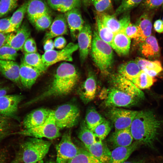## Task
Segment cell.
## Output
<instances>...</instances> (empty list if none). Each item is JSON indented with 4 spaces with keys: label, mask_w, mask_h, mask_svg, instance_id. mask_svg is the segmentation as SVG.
Listing matches in <instances>:
<instances>
[{
    "label": "cell",
    "mask_w": 163,
    "mask_h": 163,
    "mask_svg": "<svg viewBox=\"0 0 163 163\" xmlns=\"http://www.w3.org/2000/svg\"><path fill=\"white\" fill-rule=\"evenodd\" d=\"M139 43V51L144 58L151 59H156L159 56V47L154 36L150 35Z\"/></svg>",
    "instance_id": "21"
},
{
    "label": "cell",
    "mask_w": 163,
    "mask_h": 163,
    "mask_svg": "<svg viewBox=\"0 0 163 163\" xmlns=\"http://www.w3.org/2000/svg\"><path fill=\"white\" fill-rule=\"evenodd\" d=\"M27 2H25L13 13L10 18L12 32L15 31L21 26L24 15L27 12Z\"/></svg>",
    "instance_id": "35"
},
{
    "label": "cell",
    "mask_w": 163,
    "mask_h": 163,
    "mask_svg": "<svg viewBox=\"0 0 163 163\" xmlns=\"http://www.w3.org/2000/svg\"><path fill=\"white\" fill-rule=\"evenodd\" d=\"M136 25L139 33V37L137 41L140 43L151 35L152 24L151 16L149 13L144 12L139 18Z\"/></svg>",
    "instance_id": "29"
},
{
    "label": "cell",
    "mask_w": 163,
    "mask_h": 163,
    "mask_svg": "<svg viewBox=\"0 0 163 163\" xmlns=\"http://www.w3.org/2000/svg\"><path fill=\"white\" fill-rule=\"evenodd\" d=\"M52 110L40 108L32 111L24 119L23 125L25 129L35 127L44 123L49 117Z\"/></svg>",
    "instance_id": "19"
},
{
    "label": "cell",
    "mask_w": 163,
    "mask_h": 163,
    "mask_svg": "<svg viewBox=\"0 0 163 163\" xmlns=\"http://www.w3.org/2000/svg\"><path fill=\"white\" fill-rule=\"evenodd\" d=\"M26 12L29 20L33 23L39 17L49 13V10L42 0H30L27 2Z\"/></svg>",
    "instance_id": "26"
},
{
    "label": "cell",
    "mask_w": 163,
    "mask_h": 163,
    "mask_svg": "<svg viewBox=\"0 0 163 163\" xmlns=\"http://www.w3.org/2000/svg\"><path fill=\"white\" fill-rule=\"evenodd\" d=\"M130 43L125 30H123L114 34L111 46L119 55L125 56L129 53Z\"/></svg>",
    "instance_id": "24"
},
{
    "label": "cell",
    "mask_w": 163,
    "mask_h": 163,
    "mask_svg": "<svg viewBox=\"0 0 163 163\" xmlns=\"http://www.w3.org/2000/svg\"><path fill=\"white\" fill-rule=\"evenodd\" d=\"M127 36L130 39H134L137 41L139 37V30L136 24L131 23L129 24L125 30Z\"/></svg>",
    "instance_id": "46"
},
{
    "label": "cell",
    "mask_w": 163,
    "mask_h": 163,
    "mask_svg": "<svg viewBox=\"0 0 163 163\" xmlns=\"http://www.w3.org/2000/svg\"><path fill=\"white\" fill-rule=\"evenodd\" d=\"M79 149L73 142L70 131L66 132L56 146V163H67L78 154Z\"/></svg>",
    "instance_id": "7"
},
{
    "label": "cell",
    "mask_w": 163,
    "mask_h": 163,
    "mask_svg": "<svg viewBox=\"0 0 163 163\" xmlns=\"http://www.w3.org/2000/svg\"><path fill=\"white\" fill-rule=\"evenodd\" d=\"M17 51L10 46L5 44L0 48V60L15 61Z\"/></svg>",
    "instance_id": "42"
},
{
    "label": "cell",
    "mask_w": 163,
    "mask_h": 163,
    "mask_svg": "<svg viewBox=\"0 0 163 163\" xmlns=\"http://www.w3.org/2000/svg\"><path fill=\"white\" fill-rule=\"evenodd\" d=\"M56 124L60 130L70 128L76 125L80 116V111L75 105L71 103L62 104L53 110Z\"/></svg>",
    "instance_id": "5"
},
{
    "label": "cell",
    "mask_w": 163,
    "mask_h": 163,
    "mask_svg": "<svg viewBox=\"0 0 163 163\" xmlns=\"http://www.w3.org/2000/svg\"><path fill=\"white\" fill-rule=\"evenodd\" d=\"M23 98V95L18 94H7L0 97V115L19 121L18 106Z\"/></svg>",
    "instance_id": "11"
},
{
    "label": "cell",
    "mask_w": 163,
    "mask_h": 163,
    "mask_svg": "<svg viewBox=\"0 0 163 163\" xmlns=\"http://www.w3.org/2000/svg\"><path fill=\"white\" fill-rule=\"evenodd\" d=\"M78 136L87 149L97 140L93 132L88 128L85 121L80 125Z\"/></svg>",
    "instance_id": "32"
},
{
    "label": "cell",
    "mask_w": 163,
    "mask_h": 163,
    "mask_svg": "<svg viewBox=\"0 0 163 163\" xmlns=\"http://www.w3.org/2000/svg\"><path fill=\"white\" fill-rule=\"evenodd\" d=\"M60 130L56 124L53 110H52L48 118L43 124L35 127L24 129L14 134L39 139L45 138L52 140L60 136Z\"/></svg>",
    "instance_id": "6"
},
{
    "label": "cell",
    "mask_w": 163,
    "mask_h": 163,
    "mask_svg": "<svg viewBox=\"0 0 163 163\" xmlns=\"http://www.w3.org/2000/svg\"><path fill=\"white\" fill-rule=\"evenodd\" d=\"M161 123L151 110L138 111L129 127L133 139L142 145L154 149Z\"/></svg>",
    "instance_id": "2"
},
{
    "label": "cell",
    "mask_w": 163,
    "mask_h": 163,
    "mask_svg": "<svg viewBox=\"0 0 163 163\" xmlns=\"http://www.w3.org/2000/svg\"><path fill=\"white\" fill-rule=\"evenodd\" d=\"M143 0H122L116 9L114 15L118 16L122 14L129 11L138 5Z\"/></svg>",
    "instance_id": "40"
},
{
    "label": "cell",
    "mask_w": 163,
    "mask_h": 163,
    "mask_svg": "<svg viewBox=\"0 0 163 163\" xmlns=\"http://www.w3.org/2000/svg\"><path fill=\"white\" fill-rule=\"evenodd\" d=\"M30 28L24 23L15 31L8 33L5 44L17 51L22 50L25 42L30 37Z\"/></svg>",
    "instance_id": "15"
},
{
    "label": "cell",
    "mask_w": 163,
    "mask_h": 163,
    "mask_svg": "<svg viewBox=\"0 0 163 163\" xmlns=\"http://www.w3.org/2000/svg\"><path fill=\"white\" fill-rule=\"evenodd\" d=\"M155 81L154 77L141 71L139 74L131 81L139 89H144L150 88Z\"/></svg>",
    "instance_id": "36"
},
{
    "label": "cell",
    "mask_w": 163,
    "mask_h": 163,
    "mask_svg": "<svg viewBox=\"0 0 163 163\" xmlns=\"http://www.w3.org/2000/svg\"><path fill=\"white\" fill-rule=\"evenodd\" d=\"M97 89V82L94 75L90 72L86 79L79 88L78 93L81 100L86 104L94 98Z\"/></svg>",
    "instance_id": "16"
},
{
    "label": "cell",
    "mask_w": 163,
    "mask_h": 163,
    "mask_svg": "<svg viewBox=\"0 0 163 163\" xmlns=\"http://www.w3.org/2000/svg\"><path fill=\"white\" fill-rule=\"evenodd\" d=\"M109 141L113 148L130 145L133 140L129 128L115 131L110 136Z\"/></svg>",
    "instance_id": "28"
},
{
    "label": "cell",
    "mask_w": 163,
    "mask_h": 163,
    "mask_svg": "<svg viewBox=\"0 0 163 163\" xmlns=\"http://www.w3.org/2000/svg\"><path fill=\"white\" fill-rule=\"evenodd\" d=\"M145 160L144 158L136 160L126 161L123 163H145Z\"/></svg>",
    "instance_id": "56"
},
{
    "label": "cell",
    "mask_w": 163,
    "mask_h": 163,
    "mask_svg": "<svg viewBox=\"0 0 163 163\" xmlns=\"http://www.w3.org/2000/svg\"><path fill=\"white\" fill-rule=\"evenodd\" d=\"M99 139L87 149L93 156L102 163H109L111 152L106 144Z\"/></svg>",
    "instance_id": "25"
},
{
    "label": "cell",
    "mask_w": 163,
    "mask_h": 163,
    "mask_svg": "<svg viewBox=\"0 0 163 163\" xmlns=\"http://www.w3.org/2000/svg\"><path fill=\"white\" fill-rule=\"evenodd\" d=\"M78 49V44L70 43L63 49L54 50L45 52L41 56L43 64L47 68L56 63L61 61H72L73 53Z\"/></svg>",
    "instance_id": "9"
},
{
    "label": "cell",
    "mask_w": 163,
    "mask_h": 163,
    "mask_svg": "<svg viewBox=\"0 0 163 163\" xmlns=\"http://www.w3.org/2000/svg\"><path fill=\"white\" fill-rule=\"evenodd\" d=\"M13 120L0 115V144L4 139L14 134V125Z\"/></svg>",
    "instance_id": "37"
},
{
    "label": "cell",
    "mask_w": 163,
    "mask_h": 163,
    "mask_svg": "<svg viewBox=\"0 0 163 163\" xmlns=\"http://www.w3.org/2000/svg\"><path fill=\"white\" fill-rule=\"evenodd\" d=\"M118 74L130 81L136 77L141 70L135 61H130L120 65L117 69Z\"/></svg>",
    "instance_id": "31"
},
{
    "label": "cell",
    "mask_w": 163,
    "mask_h": 163,
    "mask_svg": "<svg viewBox=\"0 0 163 163\" xmlns=\"http://www.w3.org/2000/svg\"><path fill=\"white\" fill-rule=\"evenodd\" d=\"M9 90V88L6 86H3L2 82H0V97L7 94Z\"/></svg>",
    "instance_id": "53"
},
{
    "label": "cell",
    "mask_w": 163,
    "mask_h": 163,
    "mask_svg": "<svg viewBox=\"0 0 163 163\" xmlns=\"http://www.w3.org/2000/svg\"><path fill=\"white\" fill-rule=\"evenodd\" d=\"M21 157L18 153L15 158L10 163H22Z\"/></svg>",
    "instance_id": "55"
},
{
    "label": "cell",
    "mask_w": 163,
    "mask_h": 163,
    "mask_svg": "<svg viewBox=\"0 0 163 163\" xmlns=\"http://www.w3.org/2000/svg\"><path fill=\"white\" fill-rule=\"evenodd\" d=\"M43 73L39 70L26 64L22 60L20 65L19 75L23 87L30 89L37 78Z\"/></svg>",
    "instance_id": "18"
},
{
    "label": "cell",
    "mask_w": 163,
    "mask_h": 163,
    "mask_svg": "<svg viewBox=\"0 0 163 163\" xmlns=\"http://www.w3.org/2000/svg\"><path fill=\"white\" fill-rule=\"evenodd\" d=\"M43 163H56V161H55L52 160L49 161H46V162L45 163L43 162Z\"/></svg>",
    "instance_id": "57"
},
{
    "label": "cell",
    "mask_w": 163,
    "mask_h": 163,
    "mask_svg": "<svg viewBox=\"0 0 163 163\" xmlns=\"http://www.w3.org/2000/svg\"><path fill=\"white\" fill-rule=\"evenodd\" d=\"M67 163H102L88 151L80 148L78 154Z\"/></svg>",
    "instance_id": "38"
},
{
    "label": "cell",
    "mask_w": 163,
    "mask_h": 163,
    "mask_svg": "<svg viewBox=\"0 0 163 163\" xmlns=\"http://www.w3.org/2000/svg\"><path fill=\"white\" fill-rule=\"evenodd\" d=\"M142 144L140 142L136 141L129 146H120L114 148L111 152L109 163H123Z\"/></svg>",
    "instance_id": "23"
},
{
    "label": "cell",
    "mask_w": 163,
    "mask_h": 163,
    "mask_svg": "<svg viewBox=\"0 0 163 163\" xmlns=\"http://www.w3.org/2000/svg\"><path fill=\"white\" fill-rule=\"evenodd\" d=\"M77 0L79 2H81V0Z\"/></svg>",
    "instance_id": "60"
},
{
    "label": "cell",
    "mask_w": 163,
    "mask_h": 163,
    "mask_svg": "<svg viewBox=\"0 0 163 163\" xmlns=\"http://www.w3.org/2000/svg\"><path fill=\"white\" fill-rule=\"evenodd\" d=\"M124 13L119 20H118L114 15H111L105 13H97V16L103 24L114 34L121 30H126L130 22L129 11Z\"/></svg>",
    "instance_id": "12"
},
{
    "label": "cell",
    "mask_w": 163,
    "mask_h": 163,
    "mask_svg": "<svg viewBox=\"0 0 163 163\" xmlns=\"http://www.w3.org/2000/svg\"><path fill=\"white\" fill-rule=\"evenodd\" d=\"M43 163V160H42L39 162H38L36 163Z\"/></svg>",
    "instance_id": "59"
},
{
    "label": "cell",
    "mask_w": 163,
    "mask_h": 163,
    "mask_svg": "<svg viewBox=\"0 0 163 163\" xmlns=\"http://www.w3.org/2000/svg\"><path fill=\"white\" fill-rule=\"evenodd\" d=\"M51 144L49 141L31 137L21 144L18 153L22 162L36 163L43 160L47 154Z\"/></svg>",
    "instance_id": "4"
},
{
    "label": "cell",
    "mask_w": 163,
    "mask_h": 163,
    "mask_svg": "<svg viewBox=\"0 0 163 163\" xmlns=\"http://www.w3.org/2000/svg\"><path fill=\"white\" fill-rule=\"evenodd\" d=\"M92 37L91 26L88 23H85L77 37L80 58L82 63L87 59L91 50Z\"/></svg>",
    "instance_id": "14"
},
{
    "label": "cell",
    "mask_w": 163,
    "mask_h": 163,
    "mask_svg": "<svg viewBox=\"0 0 163 163\" xmlns=\"http://www.w3.org/2000/svg\"></svg>",
    "instance_id": "63"
},
{
    "label": "cell",
    "mask_w": 163,
    "mask_h": 163,
    "mask_svg": "<svg viewBox=\"0 0 163 163\" xmlns=\"http://www.w3.org/2000/svg\"><path fill=\"white\" fill-rule=\"evenodd\" d=\"M78 8H73L65 14L71 37L73 40L77 38L85 24Z\"/></svg>",
    "instance_id": "17"
},
{
    "label": "cell",
    "mask_w": 163,
    "mask_h": 163,
    "mask_svg": "<svg viewBox=\"0 0 163 163\" xmlns=\"http://www.w3.org/2000/svg\"><path fill=\"white\" fill-rule=\"evenodd\" d=\"M105 120L93 107L89 108L87 111L85 121L88 128L93 132Z\"/></svg>",
    "instance_id": "34"
},
{
    "label": "cell",
    "mask_w": 163,
    "mask_h": 163,
    "mask_svg": "<svg viewBox=\"0 0 163 163\" xmlns=\"http://www.w3.org/2000/svg\"><path fill=\"white\" fill-rule=\"evenodd\" d=\"M154 27L155 30L157 32H163V21L162 20L158 19L155 22Z\"/></svg>",
    "instance_id": "52"
},
{
    "label": "cell",
    "mask_w": 163,
    "mask_h": 163,
    "mask_svg": "<svg viewBox=\"0 0 163 163\" xmlns=\"http://www.w3.org/2000/svg\"><path fill=\"white\" fill-rule=\"evenodd\" d=\"M138 111L111 107L107 115L113 124L115 131L129 128Z\"/></svg>",
    "instance_id": "10"
},
{
    "label": "cell",
    "mask_w": 163,
    "mask_h": 163,
    "mask_svg": "<svg viewBox=\"0 0 163 163\" xmlns=\"http://www.w3.org/2000/svg\"><path fill=\"white\" fill-rule=\"evenodd\" d=\"M10 18L0 19V33H9L11 32Z\"/></svg>",
    "instance_id": "48"
},
{
    "label": "cell",
    "mask_w": 163,
    "mask_h": 163,
    "mask_svg": "<svg viewBox=\"0 0 163 163\" xmlns=\"http://www.w3.org/2000/svg\"><path fill=\"white\" fill-rule=\"evenodd\" d=\"M48 5L53 9L62 13L79 8L81 2L77 0H47Z\"/></svg>",
    "instance_id": "30"
},
{
    "label": "cell",
    "mask_w": 163,
    "mask_h": 163,
    "mask_svg": "<svg viewBox=\"0 0 163 163\" xmlns=\"http://www.w3.org/2000/svg\"><path fill=\"white\" fill-rule=\"evenodd\" d=\"M135 61L141 71H142L151 76L154 77L163 70L160 61H152L145 58L138 57Z\"/></svg>",
    "instance_id": "27"
},
{
    "label": "cell",
    "mask_w": 163,
    "mask_h": 163,
    "mask_svg": "<svg viewBox=\"0 0 163 163\" xmlns=\"http://www.w3.org/2000/svg\"><path fill=\"white\" fill-rule=\"evenodd\" d=\"M111 129L110 123L109 121L105 120L95 128L93 132L97 138L102 140L109 134Z\"/></svg>",
    "instance_id": "41"
},
{
    "label": "cell",
    "mask_w": 163,
    "mask_h": 163,
    "mask_svg": "<svg viewBox=\"0 0 163 163\" xmlns=\"http://www.w3.org/2000/svg\"><path fill=\"white\" fill-rule=\"evenodd\" d=\"M78 79V74L75 66L63 62L57 68L52 81L47 88L24 105L28 106L50 98L68 95L74 89Z\"/></svg>",
    "instance_id": "1"
},
{
    "label": "cell",
    "mask_w": 163,
    "mask_h": 163,
    "mask_svg": "<svg viewBox=\"0 0 163 163\" xmlns=\"http://www.w3.org/2000/svg\"><path fill=\"white\" fill-rule=\"evenodd\" d=\"M18 0H0V17L7 15L17 6Z\"/></svg>",
    "instance_id": "43"
},
{
    "label": "cell",
    "mask_w": 163,
    "mask_h": 163,
    "mask_svg": "<svg viewBox=\"0 0 163 163\" xmlns=\"http://www.w3.org/2000/svg\"><path fill=\"white\" fill-rule=\"evenodd\" d=\"M91 57L100 72L108 75L113 62V53L111 46L99 37L96 30L94 31L91 49Z\"/></svg>",
    "instance_id": "3"
},
{
    "label": "cell",
    "mask_w": 163,
    "mask_h": 163,
    "mask_svg": "<svg viewBox=\"0 0 163 163\" xmlns=\"http://www.w3.org/2000/svg\"><path fill=\"white\" fill-rule=\"evenodd\" d=\"M22 49L25 53H29L37 52V47L34 40L31 37L28 38L25 42Z\"/></svg>",
    "instance_id": "47"
},
{
    "label": "cell",
    "mask_w": 163,
    "mask_h": 163,
    "mask_svg": "<svg viewBox=\"0 0 163 163\" xmlns=\"http://www.w3.org/2000/svg\"><path fill=\"white\" fill-rule=\"evenodd\" d=\"M105 96L104 105L108 107H130L141 100L113 87L107 90Z\"/></svg>",
    "instance_id": "8"
},
{
    "label": "cell",
    "mask_w": 163,
    "mask_h": 163,
    "mask_svg": "<svg viewBox=\"0 0 163 163\" xmlns=\"http://www.w3.org/2000/svg\"><path fill=\"white\" fill-rule=\"evenodd\" d=\"M144 7L148 10L156 8L163 4V0H143Z\"/></svg>",
    "instance_id": "49"
},
{
    "label": "cell",
    "mask_w": 163,
    "mask_h": 163,
    "mask_svg": "<svg viewBox=\"0 0 163 163\" xmlns=\"http://www.w3.org/2000/svg\"><path fill=\"white\" fill-rule=\"evenodd\" d=\"M52 22L51 17L47 13L37 18L33 23L37 30H44L50 27Z\"/></svg>",
    "instance_id": "44"
},
{
    "label": "cell",
    "mask_w": 163,
    "mask_h": 163,
    "mask_svg": "<svg viewBox=\"0 0 163 163\" xmlns=\"http://www.w3.org/2000/svg\"><path fill=\"white\" fill-rule=\"evenodd\" d=\"M8 33H0V48L5 44Z\"/></svg>",
    "instance_id": "54"
},
{
    "label": "cell",
    "mask_w": 163,
    "mask_h": 163,
    "mask_svg": "<svg viewBox=\"0 0 163 163\" xmlns=\"http://www.w3.org/2000/svg\"><path fill=\"white\" fill-rule=\"evenodd\" d=\"M113 87L141 100L144 98L143 92L131 81L118 73L111 78Z\"/></svg>",
    "instance_id": "13"
},
{
    "label": "cell",
    "mask_w": 163,
    "mask_h": 163,
    "mask_svg": "<svg viewBox=\"0 0 163 163\" xmlns=\"http://www.w3.org/2000/svg\"><path fill=\"white\" fill-rule=\"evenodd\" d=\"M0 70L6 78L16 84L21 88L20 75V65L14 61L0 60Z\"/></svg>",
    "instance_id": "20"
},
{
    "label": "cell",
    "mask_w": 163,
    "mask_h": 163,
    "mask_svg": "<svg viewBox=\"0 0 163 163\" xmlns=\"http://www.w3.org/2000/svg\"><path fill=\"white\" fill-rule=\"evenodd\" d=\"M22 60L27 64L37 69L43 73L47 69L43 64L41 56L37 52L25 53Z\"/></svg>",
    "instance_id": "33"
},
{
    "label": "cell",
    "mask_w": 163,
    "mask_h": 163,
    "mask_svg": "<svg viewBox=\"0 0 163 163\" xmlns=\"http://www.w3.org/2000/svg\"><path fill=\"white\" fill-rule=\"evenodd\" d=\"M120 0H114V2L116 3H118Z\"/></svg>",
    "instance_id": "58"
},
{
    "label": "cell",
    "mask_w": 163,
    "mask_h": 163,
    "mask_svg": "<svg viewBox=\"0 0 163 163\" xmlns=\"http://www.w3.org/2000/svg\"><path fill=\"white\" fill-rule=\"evenodd\" d=\"M162 21H163V20H162Z\"/></svg>",
    "instance_id": "61"
},
{
    "label": "cell",
    "mask_w": 163,
    "mask_h": 163,
    "mask_svg": "<svg viewBox=\"0 0 163 163\" xmlns=\"http://www.w3.org/2000/svg\"><path fill=\"white\" fill-rule=\"evenodd\" d=\"M43 49L45 52L54 50V43L52 39H49L44 41Z\"/></svg>",
    "instance_id": "51"
},
{
    "label": "cell",
    "mask_w": 163,
    "mask_h": 163,
    "mask_svg": "<svg viewBox=\"0 0 163 163\" xmlns=\"http://www.w3.org/2000/svg\"><path fill=\"white\" fill-rule=\"evenodd\" d=\"M55 47L58 49L61 50L66 46V41L65 38L62 36L57 37L54 40Z\"/></svg>",
    "instance_id": "50"
},
{
    "label": "cell",
    "mask_w": 163,
    "mask_h": 163,
    "mask_svg": "<svg viewBox=\"0 0 163 163\" xmlns=\"http://www.w3.org/2000/svg\"><path fill=\"white\" fill-rule=\"evenodd\" d=\"M68 26L65 14H58L53 21L49 31L45 34L44 41L48 39L67 34L68 31Z\"/></svg>",
    "instance_id": "22"
},
{
    "label": "cell",
    "mask_w": 163,
    "mask_h": 163,
    "mask_svg": "<svg viewBox=\"0 0 163 163\" xmlns=\"http://www.w3.org/2000/svg\"><path fill=\"white\" fill-rule=\"evenodd\" d=\"M92 2L97 13H105L112 6V0H92Z\"/></svg>",
    "instance_id": "45"
},
{
    "label": "cell",
    "mask_w": 163,
    "mask_h": 163,
    "mask_svg": "<svg viewBox=\"0 0 163 163\" xmlns=\"http://www.w3.org/2000/svg\"><path fill=\"white\" fill-rule=\"evenodd\" d=\"M96 19L97 31L99 37L111 46L114 34L103 24L97 16Z\"/></svg>",
    "instance_id": "39"
},
{
    "label": "cell",
    "mask_w": 163,
    "mask_h": 163,
    "mask_svg": "<svg viewBox=\"0 0 163 163\" xmlns=\"http://www.w3.org/2000/svg\"></svg>",
    "instance_id": "62"
}]
</instances>
